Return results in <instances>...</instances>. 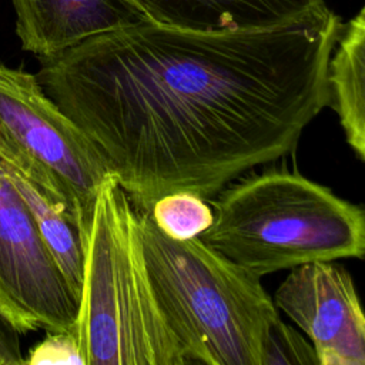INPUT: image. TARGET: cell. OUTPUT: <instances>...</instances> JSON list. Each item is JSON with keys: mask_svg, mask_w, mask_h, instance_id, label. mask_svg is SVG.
<instances>
[{"mask_svg": "<svg viewBox=\"0 0 365 365\" xmlns=\"http://www.w3.org/2000/svg\"><path fill=\"white\" fill-rule=\"evenodd\" d=\"M24 359L20 348V332L0 311V365H23Z\"/></svg>", "mask_w": 365, "mask_h": 365, "instance_id": "15", "label": "cell"}, {"mask_svg": "<svg viewBox=\"0 0 365 365\" xmlns=\"http://www.w3.org/2000/svg\"><path fill=\"white\" fill-rule=\"evenodd\" d=\"M341 27L329 9L218 33L147 21L41 57L36 77L137 210L175 191L210 201L289 154L329 104Z\"/></svg>", "mask_w": 365, "mask_h": 365, "instance_id": "1", "label": "cell"}, {"mask_svg": "<svg viewBox=\"0 0 365 365\" xmlns=\"http://www.w3.org/2000/svg\"><path fill=\"white\" fill-rule=\"evenodd\" d=\"M208 200L187 191H175L155 200L148 210L154 224L175 240L200 237L214 220Z\"/></svg>", "mask_w": 365, "mask_h": 365, "instance_id": "12", "label": "cell"}, {"mask_svg": "<svg viewBox=\"0 0 365 365\" xmlns=\"http://www.w3.org/2000/svg\"><path fill=\"white\" fill-rule=\"evenodd\" d=\"M48 335L36 345L24 364H76L84 365L77 339L71 331L47 332Z\"/></svg>", "mask_w": 365, "mask_h": 365, "instance_id": "14", "label": "cell"}, {"mask_svg": "<svg viewBox=\"0 0 365 365\" xmlns=\"http://www.w3.org/2000/svg\"><path fill=\"white\" fill-rule=\"evenodd\" d=\"M329 104L345 138L365 161V6L341 27L328 61Z\"/></svg>", "mask_w": 365, "mask_h": 365, "instance_id": "10", "label": "cell"}, {"mask_svg": "<svg viewBox=\"0 0 365 365\" xmlns=\"http://www.w3.org/2000/svg\"><path fill=\"white\" fill-rule=\"evenodd\" d=\"M0 161L58 204L88 237L98 190L110 171L93 143L61 111L36 74L0 63Z\"/></svg>", "mask_w": 365, "mask_h": 365, "instance_id": "5", "label": "cell"}, {"mask_svg": "<svg viewBox=\"0 0 365 365\" xmlns=\"http://www.w3.org/2000/svg\"><path fill=\"white\" fill-rule=\"evenodd\" d=\"M161 26L218 33L282 26L328 9L325 0H134Z\"/></svg>", "mask_w": 365, "mask_h": 365, "instance_id": "9", "label": "cell"}, {"mask_svg": "<svg viewBox=\"0 0 365 365\" xmlns=\"http://www.w3.org/2000/svg\"><path fill=\"white\" fill-rule=\"evenodd\" d=\"M84 365H187L148 275L138 212L110 174L84 242V275L73 325Z\"/></svg>", "mask_w": 365, "mask_h": 365, "instance_id": "4", "label": "cell"}, {"mask_svg": "<svg viewBox=\"0 0 365 365\" xmlns=\"http://www.w3.org/2000/svg\"><path fill=\"white\" fill-rule=\"evenodd\" d=\"M274 302L311 339L319 365H365V311L342 265L315 261L292 268Z\"/></svg>", "mask_w": 365, "mask_h": 365, "instance_id": "7", "label": "cell"}, {"mask_svg": "<svg viewBox=\"0 0 365 365\" xmlns=\"http://www.w3.org/2000/svg\"><path fill=\"white\" fill-rule=\"evenodd\" d=\"M21 47L38 58L123 27L151 21L134 0H11Z\"/></svg>", "mask_w": 365, "mask_h": 365, "instance_id": "8", "label": "cell"}, {"mask_svg": "<svg viewBox=\"0 0 365 365\" xmlns=\"http://www.w3.org/2000/svg\"><path fill=\"white\" fill-rule=\"evenodd\" d=\"M0 311L20 332L71 331L78 299L0 167Z\"/></svg>", "mask_w": 365, "mask_h": 365, "instance_id": "6", "label": "cell"}, {"mask_svg": "<svg viewBox=\"0 0 365 365\" xmlns=\"http://www.w3.org/2000/svg\"><path fill=\"white\" fill-rule=\"evenodd\" d=\"M0 167L26 202L41 238L66 275L80 304L84 275V245L78 230L66 211L34 181L3 161H0Z\"/></svg>", "mask_w": 365, "mask_h": 365, "instance_id": "11", "label": "cell"}, {"mask_svg": "<svg viewBox=\"0 0 365 365\" xmlns=\"http://www.w3.org/2000/svg\"><path fill=\"white\" fill-rule=\"evenodd\" d=\"M319 365L312 344L281 318L274 324L267 341L262 365Z\"/></svg>", "mask_w": 365, "mask_h": 365, "instance_id": "13", "label": "cell"}, {"mask_svg": "<svg viewBox=\"0 0 365 365\" xmlns=\"http://www.w3.org/2000/svg\"><path fill=\"white\" fill-rule=\"evenodd\" d=\"M137 212L155 298L187 362L262 365L279 315L261 277L198 237L165 235L148 211Z\"/></svg>", "mask_w": 365, "mask_h": 365, "instance_id": "2", "label": "cell"}, {"mask_svg": "<svg viewBox=\"0 0 365 365\" xmlns=\"http://www.w3.org/2000/svg\"><path fill=\"white\" fill-rule=\"evenodd\" d=\"M198 237L262 277L315 261L365 258V207L298 173L274 170L224 187Z\"/></svg>", "mask_w": 365, "mask_h": 365, "instance_id": "3", "label": "cell"}]
</instances>
